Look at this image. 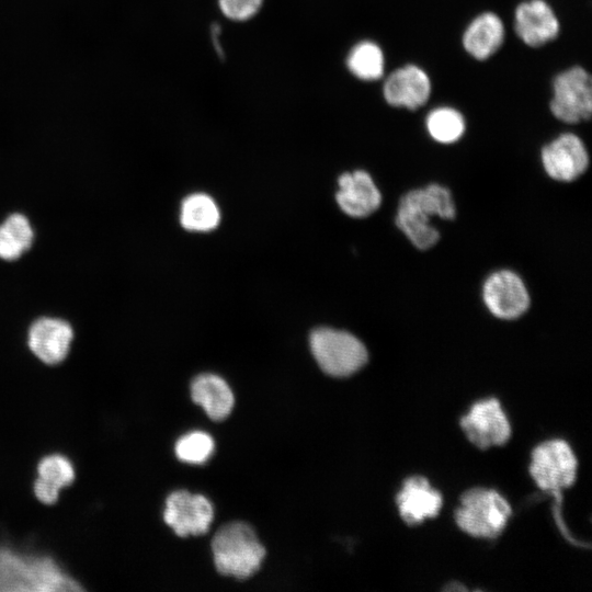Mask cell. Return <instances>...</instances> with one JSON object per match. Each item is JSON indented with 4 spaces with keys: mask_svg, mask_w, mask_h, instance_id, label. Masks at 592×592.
<instances>
[{
    "mask_svg": "<svg viewBox=\"0 0 592 592\" xmlns=\"http://www.w3.org/2000/svg\"><path fill=\"white\" fill-rule=\"evenodd\" d=\"M455 204L451 191L436 183L411 190L399 202L396 226L420 250L432 248L440 232L431 225V217L454 219Z\"/></svg>",
    "mask_w": 592,
    "mask_h": 592,
    "instance_id": "obj_1",
    "label": "cell"
},
{
    "mask_svg": "<svg viewBox=\"0 0 592 592\" xmlns=\"http://www.w3.org/2000/svg\"><path fill=\"white\" fill-rule=\"evenodd\" d=\"M50 558L0 549V591H80Z\"/></svg>",
    "mask_w": 592,
    "mask_h": 592,
    "instance_id": "obj_2",
    "label": "cell"
},
{
    "mask_svg": "<svg viewBox=\"0 0 592 592\" xmlns=\"http://www.w3.org/2000/svg\"><path fill=\"white\" fill-rule=\"evenodd\" d=\"M214 562L219 573L246 579L257 572L266 555L254 530L244 522L223 525L212 539Z\"/></svg>",
    "mask_w": 592,
    "mask_h": 592,
    "instance_id": "obj_3",
    "label": "cell"
},
{
    "mask_svg": "<svg viewBox=\"0 0 592 592\" xmlns=\"http://www.w3.org/2000/svg\"><path fill=\"white\" fill-rule=\"evenodd\" d=\"M511 512L506 500L497 491L473 488L462 494L455 521L474 537L496 538L504 530Z\"/></svg>",
    "mask_w": 592,
    "mask_h": 592,
    "instance_id": "obj_4",
    "label": "cell"
},
{
    "mask_svg": "<svg viewBox=\"0 0 592 592\" xmlns=\"http://www.w3.org/2000/svg\"><path fill=\"white\" fill-rule=\"evenodd\" d=\"M309 341L319 367L330 376H349L361 369L368 360L365 345L343 330L317 328L311 332Z\"/></svg>",
    "mask_w": 592,
    "mask_h": 592,
    "instance_id": "obj_5",
    "label": "cell"
},
{
    "mask_svg": "<svg viewBox=\"0 0 592 592\" xmlns=\"http://www.w3.org/2000/svg\"><path fill=\"white\" fill-rule=\"evenodd\" d=\"M553 115L567 124L589 121L592 114V79L581 66L559 72L553 81L549 102Z\"/></svg>",
    "mask_w": 592,
    "mask_h": 592,
    "instance_id": "obj_6",
    "label": "cell"
},
{
    "mask_svg": "<svg viewBox=\"0 0 592 592\" xmlns=\"http://www.w3.org/2000/svg\"><path fill=\"white\" fill-rule=\"evenodd\" d=\"M530 473L540 489L560 499V490L576 480L577 459L567 442L547 441L533 451Z\"/></svg>",
    "mask_w": 592,
    "mask_h": 592,
    "instance_id": "obj_7",
    "label": "cell"
},
{
    "mask_svg": "<svg viewBox=\"0 0 592 592\" xmlns=\"http://www.w3.org/2000/svg\"><path fill=\"white\" fill-rule=\"evenodd\" d=\"M482 298L488 310L504 320L521 317L531 303L524 282L510 270H500L488 276L482 287Z\"/></svg>",
    "mask_w": 592,
    "mask_h": 592,
    "instance_id": "obj_8",
    "label": "cell"
},
{
    "mask_svg": "<svg viewBox=\"0 0 592 592\" xmlns=\"http://www.w3.org/2000/svg\"><path fill=\"white\" fill-rule=\"evenodd\" d=\"M460 426L467 439L481 449L503 445L511 435L506 415L494 398L476 402L460 419Z\"/></svg>",
    "mask_w": 592,
    "mask_h": 592,
    "instance_id": "obj_9",
    "label": "cell"
},
{
    "mask_svg": "<svg viewBox=\"0 0 592 592\" xmlns=\"http://www.w3.org/2000/svg\"><path fill=\"white\" fill-rule=\"evenodd\" d=\"M213 516L212 503L202 494L178 490L166 500L163 519L178 536L205 534Z\"/></svg>",
    "mask_w": 592,
    "mask_h": 592,
    "instance_id": "obj_10",
    "label": "cell"
},
{
    "mask_svg": "<svg viewBox=\"0 0 592 592\" xmlns=\"http://www.w3.org/2000/svg\"><path fill=\"white\" fill-rule=\"evenodd\" d=\"M540 158L546 173L551 179L561 182L578 179L589 166V155L584 143L572 133L561 134L545 145Z\"/></svg>",
    "mask_w": 592,
    "mask_h": 592,
    "instance_id": "obj_11",
    "label": "cell"
},
{
    "mask_svg": "<svg viewBox=\"0 0 592 592\" xmlns=\"http://www.w3.org/2000/svg\"><path fill=\"white\" fill-rule=\"evenodd\" d=\"M431 91L432 84L428 73L412 64L395 69L383 86L384 99L390 106L411 111L423 106L429 101Z\"/></svg>",
    "mask_w": 592,
    "mask_h": 592,
    "instance_id": "obj_12",
    "label": "cell"
},
{
    "mask_svg": "<svg viewBox=\"0 0 592 592\" xmlns=\"http://www.w3.org/2000/svg\"><path fill=\"white\" fill-rule=\"evenodd\" d=\"M514 30L525 45L540 47L558 36L560 25L545 0H526L515 9Z\"/></svg>",
    "mask_w": 592,
    "mask_h": 592,
    "instance_id": "obj_13",
    "label": "cell"
},
{
    "mask_svg": "<svg viewBox=\"0 0 592 592\" xmlns=\"http://www.w3.org/2000/svg\"><path fill=\"white\" fill-rule=\"evenodd\" d=\"M338 184L335 200L346 215L364 218L379 208L382 194L366 171L344 172L340 175Z\"/></svg>",
    "mask_w": 592,
    "mask_h": 592,
    "instance_id": "obj_14",
    "label": "cell"
},
{
    "mask_svg": "<svg viewBox=\"0 0 592 592\" xmlns=\"http://www.w3.org/2000/svg\"><path fill=\"white\" fill-rule=\"evenodd\" d=\"M73 338L70 325L61 319H37L29 331L31 351L45 364L54 365L64 361Z\"/></svg>",
    "mask_w": 592,
    "mask_h": 592,
    "instance_id": "obj_15",
    "label": "cell"
},
{
    "mask_svg": "<svg viewBox=\"0 0 592 592\" xmlns=\"http://www.w3.org/2000/svg\"><path fill=\"white\" fill-rule=\"evenodd\" d=\"M397 505L401 519L408 525H417L437 515L442 506V496L430 486L426 478L412 476L403 482L397 496Z\"/></svg>",
    "mask_w": 592,
    "mask_h": 592,
    "instance_id": "obj_16",
    "label": "cell"
},
{
    "mask_svg": "<svg viewBox=\"0 0 592 592\" xmlns=\"http://www.w3.org/2000/svg\"><path fill=\"white\" fill-rule=\"evenodd\" d=\"M504 37L502 20L493 12H482L465 29L462 43L473 58L487 60L501 48Z\"/></svg>",
    "mask_w": 592,
    "mask_h": 592,
    "instance_id": "obj_17",
    "label": "cell"
},
{
    "mask_svg": "<svg viewBox=\"0 0 592 592\" xmlns=\"http://www.w3.org/2000/svg\"><path fill=\"white\" fill-rule=\"evenodd\" d=\"M191 397L216 421L228 417L235 401L228 384L221 377L209 373L197 375L192 380Z\"/></svg>",
    "mask_w": 592,
    "mask_h": 592,
    "instance_id": "obj_18",
    "label": "cell"
},
{
    "mask_svg": "<svg viewBox=\"0 0 592 592\" xmlns=\"http://www.w3.org/2000/svg\"><path fill=\"white\" fill-rule=\"evenodd\" d=\"M219 220V209L215 201L207 194H191L182 202L180 221L186 230L210 231L217 227Z\"/></svg>",
    "mask_w": 592,
    "mask_h": 592,
    "instance_id": "obj_19",
    "label": "cell"
},
{
    "mask_svg": "<svg viewBox=\"0 0 592 592\" xmlns=\"http://www.w3.org/2000/svg\"><path fill=\"white\" fill-rule=\"evenodd\" d=\"M349 71L363 81H375L384 76L385 57L379 45L372 41L355 44L346 57Z\"/></svg>",
    "mask_w": 592,
    "mask_h": 592,
    "instance_id": "obj_20",
    "label": "cell"
},
{
    "mask_svg": "<svg viewBox=\"0 0 592 592\" xmlns=\"http://www.w3.org/2000/svg\"><path fill=\"white\" fill-rule=\"evenodd\" d=\"M33 229L24 215L12 214L0 225V258L12 261L27 251Z\"/></svg>",
    "mask_w": 592,
    "mask_h": 592,
    "instance_id": "obj_21",
    "label": "cell"
},
{
    "mask_svg": "<svg viewBox=\"0 0 592 592\" xmlns=\"http://www.w3.org/2000/svg\"><path fill=\"white\" fill-rule=\"evenodd\" d=\"M429 135L440 144H453L460 139L466 123L463 114L454 107L433 109L425 118Z\"/></svg>",
    "mask_w": 592,
    "mask_h": 592,
    "instance_id": "obj_22",
    "label": "cell"
},
{
    "mask_svg": "<svg viewBox=\"0 0 592 592\" xmlns=\"http://www.w3.org/2000/svg\"><path fill=\"white\" fill-rule=\"evenodd\" d=\"M214 451L212 436L204 432H192L182 436L175 444V454L182 462L204 463Z\"/></svg>",
    "mask_w": 592,
    "mask_h": 592,
    "instance_id": "obj_23",
    "label": "cell"
},
{
    "mask_svg": "<svg viewBox=\"0 0 592 592\" xmlns=\"http://www.w3.org/2000/svg\"><path fill=\"white\" fill-rule=\"evenodd\" d=\"M37 470L41 478L50 481L60 489L71 483L75 478L72 464L61 455H50L43 458Z\"/></svg>",
    "mask_w": 592,
    "mask_h": 592,
    "instance_id": "obj_24",
    "label": "cell"
},
{
    "mask_svg": "<svg viewBox=\"0 0 592 592\" xmlns=\"http://www.w3.org/2000/svg\"><path fill=\"white\" fill-rule=\"evenodd\" d=\"M263 0H218L220 12L229 20L244 22L261 9Z\"/></svg>",
    "mask_w": 592,
    "mask_h": 592,
    "instance_id": "obj_25",
    "label": "cell"
},
{
    "mask_svg": "<svg viewBox=\"0 0 592 592\" xmlns=\"http://www.w3.org/2000/svg\"><path fill=\"white\" fill-rule=\"evenodd\" d=\"M59 490V487L41 477L34 482V493L36 498L46 504H52L57 501Z\"/></svg>",
    "mask_w": 592,
    "mask_h": 592,
    "instance_id": "obj_26",
    "label": "cell"
},
{
    "mask_svg": "<svg viewBox=\"0 0 592 592\" xmlns=\"http://www.w3.org/2000/svg\"><path fill=\"white\" fill-rule=\"evenodd\" d=\"M219 33H220V26L217 23H213L210 26L212 42H213L214 49L216 50L217 55L219 56V58H223V56L225 57V53L218 41Z\"/></svg>",
    "mask_w": 592,
    "mask_h": 592,
    "instance_id": "obj_27",
    "label": "cell"
},
{
    "mask_svg": "<svg viewBox=\"0 0 592 592\" xmlns=\"http://www.w3.org/2000/svg\"><path fill=\"white\" fill-rule=\"evenodd\" d=\"M457 584V583H456ZM444 590H448V591H452V590H466L463 585H455V582L452 584H448Z\"/></svg>",
    "mask_w": 592,
    "mask_h": 592,
    "instance_id": "obj_28",
    "label": "cell"
}]
</instances>
